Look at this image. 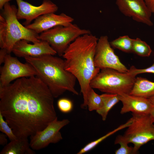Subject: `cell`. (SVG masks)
Returning <instances> with one entry per match:
<instances>
[{
  "label": "cell",
  "mask_w": 154,
  "mask_h": 154,
  "mask_svg": "<svg viewBox=\"0 0 154 154\" xmlns=\"http://www.w3.org/2000/svg\"><path fill=\"white\" fill-rule=\"evenodd\" d=\"M119 96L122 104L120 111L122 114L129 112L136 114H149L154 107L149 98L129 94H122Z\"/></svg>",
  "instance_id": "9a60e30c"
},
{
  "label": "cell",
  "mask_w": 154,
  "mask_h": 154,
  "mask_svg": "<svg viewBox=\"0 0 154 154\" xmlns=\"http://www.w3.org/2000/svg\"><path fill=\"white\" fill-rule=\"evenodd\" d=\"M132 118L131 117L125 123L119 125L117 128L108 132L98 139L88 143L81 149L77 154H82L91 150L109 137L119 131L128 127L132 123Z\"/></svg>",
  "instance_id": "d6986e66"
},
{
  "label": "cell",
  "mask_w": 154,
  "mask_h": 154,
  "mask_svg": "<svg viewBox=\"0 0 154 154\" xmlns=\"http://www.w3.org/2000/svg\"><path fill=\"white\" fill-rule=\"evenodd\" d=\"M147 6L153 13L154 11V0H144Z\"/></svg>",
  "instance_id": "f1b7e54d"
},
{
  "label": "cell",
  "mask_w": 154,
  "mask_h": 154,
  "mask_svg": "<svg viewBox=\"0 0 154 154\" xmlns=\"http://www.w3.org/2000/svg\"><path fill=\"white\" fill-rule=\"evenodd\" d=\"M129 94L149 98L154 95V82L137 77Z\"/></svg>",
  "instance_id": "e0dca14e"
},
{
  "label": "cell",
  "mask_w": 154,
  "mask_h": 154,
  "mask_svg": "<svg viewBox=\"0 0 154 154\" xmlns=\"http://www.w3.org/2000/svg\"><path fill=\"white\" fill-rule=\"evenodd\" d=\"M128 74L134 76L137 74L143 73H151L154 74V62L151 66L143 69H137L134 66H131L128 71L127 72Z\"/></svg>",
  "instance_id": "484cf974"
},
{
  "label": "cell",
  "mask_w": 154,
  "mask_h": 154,
  "mask_svg": "<svg viewBox=\"0 0 154 154\" xmlns=\"http://www.w3.org/2000/svg\"><path fill=\"white\" fill-rule=\"evenodd\" d=\"M35 152L30 147L27 137H21L11 141L5 145L0 154H34Z\"/></svg>",
  "instance_id": "2e32d148"
},
{
  "label": "cell",
  "mask_w": 154,
  "mask_h": 154,
  "mask_svg": "<svg viewBox=\"0 0 154 154\" xmlns=\"http://www.w3.org/2000/svg\"><path fill=\"white\" fill-rule=\"evenodd\" d=\"M153 13L154 14V12H153Z\"/></svg>",
  "instance_id": "d6a6232c"
},
{
  "label": "cell",
  "mask_w": 154,
  "mask_h": 154,
  "mask_svg": "<svg viewBox=\"0 0 154 154\" xmlns=\"http://www.w3.org/2000/svg\"><path fill=\"white\" fill-rule=\"evenodd\" d=\"M152 51L150 46L139 38L133 39L132 52L142 57H148Z\"/></svg>",
  "instance_id": "44dd1931"
},
{
  "label": "cell",
  "mask_w": 154,
  "mask_h": 154,
  "mask_svg": "<svg viewBox=\"0 0 154 154\" xmlns=\"http://www.w3.org/2000/svg\"><path fill=\"white\" fill-rule=\"evenodd\" d=\"M132 121L128 127L123 138L128 143H132L137 153L143 145L154 140V125L149 114L132 113Z\"/></svg>",
  "instance_id": "52a82bcc"
},
{
  "label": "cell",
  "mask_w": 154,
  "mask_h": 154,
  "mask_svg": "<svg viewBox=\"0 0 154 154\" xmlns=\"http://www.w3.org/2000/svg\"><path fill=\"white\" fill-rule=\"evenodd\" d=\"M87 108L90 111L100 109L103 105V102L101 95L96 93L93 88L89 92L87 101Z\"/></svg>",
  "instance_id": "7402d4cb"
},
{
  "label": "cell",
  "mask_w": 154,
  "mask_h": 154,
  "mask_svg": "<svg viewBox=\"0 0 154 154\" xmlns=\"http://www.w3.org/2000/svg\"><path fill=\"white\" fill-rule=\"evenodd\" d=\"M154 105V95L149 98Z\"/></svg>",
  "instance_id": "1f68e13d"
},
{
  "label": "cell",
  "mask_w": 154,
  "mask_h": 154,
  "mask_svg": "<svg viewBox=\"0 0 154 154\" xmlns=\"http://www.w3.org/2000/svg\"><path fill=\"white\" fill-rule=\"evenodd\" d=\"M119 11L124 15L131 17L135 21L151 26L152 12L144 0H116Z\"/></svg>",
  "instance_id": "7c38bea8"
},
{
  "label": "cell",
  "mask_w": 154,
  "mask_h": 154,
  "mask_svg": "<svg viewBox=\"0 0 154 154\" xmlns=\"http://www.w3.org/2000/svg\"><path fill=\"white\" fill-rule=\"evenodd\" d=\"M115 144H119L120 147L115 151L116 154H133L137 153L133 147H129L128 143L122 137L121 135L117 137L115 140Z\"/></svg>",
  "instance_id": "603a6c76"
},
{
  "label": "cell",
  "mask_w": 154,
  "mask_h": 154,
  "mask_svg": "<svg viewBox=\"0 0 154 154\" xmlns=\"http://www.w3.org/2000/svg\"><path fill=\"white\" fill-rule=\"evenodd\" d=\"M69 123L68 119L58 120L56 118L43 129L30 136L31 147L33 150H39L50 143L59 142L62 139L60 130Z\"/></svg>",
  "instance_id": "30bf717a"
},
{
  "label": "cell",
  "mask_w": 154,
  "mask_h": 154,
  "mask_svg": "<svg viewBox=\"0 0 154 154\" xmlns=\"http://www.w3.org/2000/svg\"><path fill=\"white\" fill-rule=\"evenodd\" d=\"M18 6L17 17L18 20L24 19L25 26L44 15L55 13L58 9L57 5L50 0H43L41 4L35 6L23 0H16Z\"/></svg>",
  "instance_id": "8fae6325"
},
{
  "label": "cell",
  "mask_w": 154,
  "mask_h": 154,
  "mask_svg": "<svg viewBox=\"0 0 154 154\" xmlns=\"http://www.w3.org/2000/svg\"><path fill=\"white\" fill-rule=\"evenodd\" d=\"M112 47L107 36H102L98 39L94 57L95 66L100 70L110 68L127 72L128 69L121 62Z\"/></svg>",
  "instance_id": "ba28073f"
},
{
  "label": "cell",
  "mask_w": 154,
  "mask_h": 154,
  "mask_svg": "<svg viewBox=\"0 0 154 154\" xmlns=\"http://www.w3.org/2000/svg\"></svg>",
  "instance_id": "836d02e7"
},
{
  "label": "cell",
  "mask_w": 154,
  "mask_h": 154,
  "mask_svg": "<svg viewBox=\"0 0 154 154\" xmlns=\"http://www.w3.org/2000/svg\"><path fill=\"white\" fill-rule=\"evenodd\" d=\"M90 33L89 30L81 29L72 23L67 26H57L44 31L39 35L38 38L48 42L61 56L70 44L77 38Z\"/></svg>",
  "instance_id": "8992f818"
},
{
  "label": "cell",
  "mask_w": 154,
  "mask_h": 154,
  "mask_svg": "<svg viewBox=\"0 0 154 154\" xmlns=\"http://www.w3.org/2000/svg\"><path fill=\"white\" fill-rule=\"evenodd\" d=\"M135 80V76L127 72L106 68L100 70L91 80L90 85L105 93L120 95L129 94Z\"/></svg>",
  "instance_id": "5b68a950"
},
{
  "label": "cell",
  "mask_w": 154,
  "mask_h": 154,
  "mask_svg": "<svg viewBox=\"0 0 154 154\" xmlns=\"http://www.w3.org/2000/svg\"><path fill=\"white\" fill-rule=\"evenodd\" d=\"M0 86H7L15 80L24 77L36 76L33 67L27 62H21L16 57L7 54L4 64L0 69Z\"/></svg>",
  "instance_id": "9c48e42d"
},
{
  "label": "cell",
  "mask_w": 154,
  "mask_h": 154,
  "mask_svg": "<svg viewBox=\"0 0 154 154\" xmlns=\"http://www.w3.org/2000/svg\"><path fill=\"white\" fill-rule=\"evenodd\" d=\"M7 53V51L5 49L1 48L0 50V64L4 63L5 56Z\"/></svg>",
  "instance_id": "4316f807"
},
{
  "label": "cell",
  "mask_w": 154,
  "mask_h": 154,
  "mask_svg": "<svg viewBox=\"0 0 154 154\" xmlns=\"http://www.w3.org/2000/svg\"><path fill=\"white\" fill-rule=\"evenodd\" d=\"M7 135L3 133H0V144L4 145L7 143Z\"/></svg>",
  "instance_id": "83f0119b"
},
{
  "label": "cell",
  "mask_w": 154,
  "mask_h": 154,
  "mask_svg": "<svg viewBox=\"0 0 154 154\" xmlns=\"http://www.w3.org/2000/svg\"><path fill=\"white\" fill-rule=\"evenodd\" d=\"M149 114L152 121L154 122V107L152 109Z\"/></svg>",
  "instance_id": "4dcf8cb0"
},
{
  "label": "cell",
  "mask_w": 154,
  "mask_h": 154,
  "mask_svg": "<svg viewBox=\"0 0 154 154\" xmlns=\"http://www.w3.org/2000/svg\"><path fill=\"white\" fill-rule=\"evenodd\" d=\"M74 20L72 17L64 13L57 15L52 13L40 16L33 22L25 26L38 34L57 26L68 25Z\"/></svg>",
  "instance_id": "5bb4252c"
},
{
  "label": "cell",
  "mask_w": 154,
  "mask_h": 154,
  "mask_svg": "<svg viewBox=\"0 0 154 154\" xmlns=\"http://www.w3.org/2000/svg\"><path fill=\"white\" fill-rule=\"evenodd\" d=\"M57 105L60 111L64 113L70 112L73 108V104L72 101L65 98L59 99L57 102Z\"/></svg>",
  "instance_id": "d4e9b609"
},
{
  "label": "cell",
  "mask_w": 154,
  "mask_h": 154,
  "mask_svg": "<svg viewBox=\"0 0 154 154\" xmlns=\"http://www.w3.org/2000/svg\"><path fill=\"white\" fill-rule=\"evenodd\" d=\"M103 102V105L100 109L96 111L100 115L102 120L105 121L111 109L120 101L119 95L105 93L101 95Z\"/></svg>",
  "instance_id": "ac0fdd59"
},
{
  "label": "cell",
  "mask_w": 154,
  "mask_h": 154,
  "mask_svg": "<svg viewBox=\"0 0 154 154\" xmlns=\"http://www.w3.org/2000/svg\"><path fill=\"white\" fill-rule=\"evenodd\" d=\"M25 40L17 42L12 50L15 55L19 57H38L45 55H54L56 51L47 42L41 40L39 42L30 44Z\"/></svg>",
  "instance_id": "4fadbf2b"
},
{
  "label": "cell",
  "mask_w": 154,
  "mask_h": 154,
  "mask_svg": "<svg viewBox=\"0 0 154 154\" xmlns=\"http://www.w3.org/2000/svg\"><path fill=\"white\" fill-rule=\"evenodd\" d=\"M11 0H0V9L2 10L4 5Z\"/></svg>",
  "instance_id": "f546056e"
},
{
  "label": "cell",
  "mask_w": 154,
  "mask_h": 154,
  "mask_svg": "<svg viewBox=\"0 0 154 154\" xmlns=\"http://www.w3.org/2000/svg\"><path fill=\"white\" fill-rule=\"evenodd\" d=\"M133 39L128 35L120 36L110 42L112 47L125 52H132Z\"/></svg>",
  "instance_id": "ffe728a7"
},
{
  "label": "cell",
  "mask_w": 154,
  "mask_h": 154,
  "mask_svg": "<svg viewBox=\"0 0 154 154\" xmlns=\"http://www.w3.org/2000/svg\"><path fill=\"white\" fill-rule=\"evenodd\" d=\"M4 117L0 112V131L6 134L10 140L12 141L16 139L17 138L14 134L12 128L8 123L4 119Z\"/></svg>",
  "instance_id": "cb8c5ba5"
},
{
  "label": "cell",
  "mask_w": 154,
  "mask_h": 154,
  "mask_svg": "<svg viewBox=\"0 0 154 154\" xmlns=\"http://www.w3.org/2000/svg\"><path fill=\"white\" fill-rule=\"evenodd\" d=\"M24 58L34 68L36 76L47 86L54 98L66 91L79 94L75 88L76 78L66 70L64 60L52 55Z\"/></svg>",
  "instance_id": "3957f363"
},
{
  "label": "cell",
  "mask_w": 154,
  "mask_h": 154,
  "mask_svg": "<svg viewBox=\"0 0 154 154\" xmlns=\"http://www.w3.org/2000/svg\"><path fill=\"white\" fill-rule=\"evenodd\" d=\"M98 39L90 34L80 36L69 45L62 56L66 70L78 80L83 98L81 108H87L90 83L100 69L94 64V57Z\"/></svg>",
  "instance_id": "7a4b0ae2"
},
{
  "label": "cell",
  "mask_w": 154,
  "mask_h": 154,
  "mask_svg": "<svg viewBox=\"0 0 154 154\" xmlns=\"http://www.w3.org/2000/svg\"><path fill=\"white\" fill-rule=\"evenodd\" d=\"M54 98L37 76L19 78L0 86V112L17 138H28L57 118Z\"/></svg>",
  "instance_id": "6da1fadb"
},
{
  "label": "cell",
  "mask_w": 154,
  "mask_h": 154,
  "mask_svg": "<svg viewBox=\"0 0 154 154\" xmlns=\"http://www.w3.org/2000/svg\"><path fill=\"white\" fill-rule=\"evenodd\" d=\"M0 14V47L10 54L15 44L21 40L33 43L39 42V35L27 29L19 21L17 8L9 2L6 3Z\"/></svg>",
  "instance_id": "277c9868"
}]
</instances>
